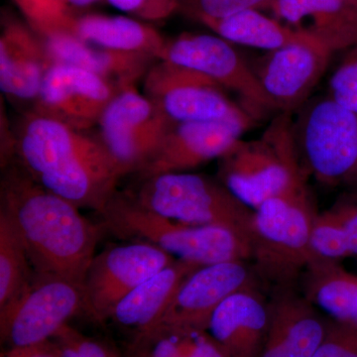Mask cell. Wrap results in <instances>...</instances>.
Here are the masks:
<instances>
[{
  "label": "cell",
  "instance_id": "obj_1",
  "mask_svg": "<svg viewBox=\"0 0 357 357\" xmlns=\"http://www.w3.org/2000/svg\"><path fill=\"white\" fill-rule=\"evenodd\" d=\"M17 227L36 276L57 277L84 286L102 229L21 168L1 183V208Z\"/></svg>",
  "mask_w": 357,
  "mask_h": 357
},
{
  "label": "cell",
  "instance_id": "obj_2",
  "mask_svg": "<svg viewBox=\"0 0 357 357\" xmlns=\"http://www.w3.org/2000/svg\"><path fill=\"white\" fill-rule=\"evenodd\" d=\"M13 147L21 168L35 182L98 213L126 175L100 139L34 112L21 122Z\"/></svg>",
  "mask_w": 357,
  "mask_h": 357
},
{
  "label": "cell",
  "instance_id": "obj_3",
  "mask_svg": "<svg viewBox=\"0 0 357 357\" xmlns=\"http://www.w3.org/2000/svg\"><path fill=\"white\" fill-rule=\"evenodd\" d=\"M317 213L307 187L268 199L253 210L250 263L262 284L271 289L299 285L314 256L312 230Z\"/></svg>",
  "mask_w": 357,
  "mask_h": 357
},
{
  "label": "cell",
  "instance_id": "obj_4",
  "mask_svg": "<svg viewBox=\"0 0 357 357\" xmlns=\"http://www.w3.org/2000/svg\"><path fill=\"white\" fill-rule=\"evenodd\" d=\"M100 215L103 227L116 236L153 244L176 259L199 266L250 262L248 241L236 232L176 222L143 208L130 195L115 192Z\"/></svg>",
  "mask_w": 357,
  "mask_h": 357
},
{
  "label": "cell",
  "instance_id": "obj_5",
  "mask_svg": "<svg viewBox=\"0 0 357 357\" xmlns=\"http://www.w3.org/2000/svg\"><path fill=\"white\" fill-rule=\"evenodd\" d=\"M293 123L291 112H281L259 137L241 138L220 158V182L252 210L268 199L307 187Z\"/></svg>",
  "mask_w": 357,
  "mask_h": 357
},
{
  "label": "cell",
  "instance_id": "obj_6",
  "mask_svg": "<svg viewBox=\"0 0 357 357\" xmlns=\"http://www.w3.org/2000/svg\"><path fill=\"white\" fill-rule=\"evenodd\" d=\"M143 180L138 192L130 195L143 208L185 225L223 227L248 241L253 210L222 182L185 172Z\"/></svg>",
  "mask_w": 357,
  "mask_h": 357
},
{
  "label": "cell",
  "instance_id": "obj_7",
  "mask_svg": "<svg viewBox=\"0 0 357 357\" xmlns=\"http://www.w3.org/2000/svg\"><path fill=\"white\" fill-rule=\"evenodd\" d=\"M294 119L305 171L321 184L357 189V114L328 96L312 98Z\"/></svg>",
  "mask_w": 357,
  "mask_h": 357
},
{
  "label": "cell",
  "instance_id": "obj_8",
  "mask_svg": "<svg viewBox=\"0 0 357 357\" xmlns=\"http://www.w3.org/2000/svg\"><path fill=\"white\" fill-rule=\"evenodd\" d=\"M144 95L173 123L256 119L227 89L197 70L158 60L143 79Z\"/></svg>",
  "mask_w": 357,
  "mask_h": 357
},
{
  "label": "cell",
  "instance_id": "obj_9",
  "mask_svg": "<svg viewBox=\"0 0 357 357\" xmlns=\"http://www.w3.org/2000/svg\"><path fill=\"white\" fill-rule=\"evenodd\" d=\"M84 309L83 286L57 277L35 275L20 299L0 310L1 342L13 349L48 342Z\"/></svg>",
  "mask_w": 357,
  "mask_h": 357
},
{
  "label": "cell",
  "instance_id": "obj_10",
  "mask_svg": "<svg viewBox=\"0 0 357 357\" xmlns=\"http://www.w3.org/2000/svg\"><path fill=\"white\" fill-rule=\"evenodd\" d=\"M159 60L197 70L236 93L255 119L274 110L251 65L230 42L218 35L185 33L166 42Z\"/></svg>",
  "mask_w": 357,
  "mask_h": 357
},
{
  "label": "cell",
  "instance_id": "obj_11",
  "mask_svg": "<svg viewBox=\"0 0 357 357\" xmlns=\"http://www.w3.org/2000/svg\"><path fill=\"white\" fill-rule=\"evenodd\" d=\"M175 260L144 241L105 249L96 255L84 278V311L98 321L109 319L124 297Z\"/></svg>",
  "mask_w": 357,
  "mask_h": 357
},
{
  "label": "cell",
  "instance_id": "obj_12",
  "mask_svg": "<svg viewBox=\"0 0 357 357\" xmlns=\"http://www.w3.org/2000/svg\"><path fill=\"white\" fill-rule=\"evenodd\" d=\"M173 124L146 96L130 86L119 91L103 112L100 139L124 172H138Z\"/></svg>",
  "mask_w": 357,
  "mask_h": 357
},
{
  "label": "cell",
  "instance_id": "obj_13",
  "mask_svg": "<svg viewBox=\"0 0 357 357\" xmlns=\"http://www.w3.org/2000/svg\"><path fill=\"white\" fill-rule=\"evenodd\" d=\"M332 54L316 40L306 37L267 52L250 65L274 110L292 112L309 102Z\"/></svg>",
  "mask_w": 357,
  "mask_h": 357
},
{
  "label": "cell",
  "instance_id": "obj_14",
  "mask_svg": "<svg viewBox=\"0 0 357 357\" xmlns=\"http://www.w3.org/2000/svg\"><path fill=\"white\" fill-rule=\"evenodd\" d=\"M249 263L229 261L198 268L183 282L151 328L208 331L211 316L223 301L238 291L259 288L262 284Z\"/></svg>",
  "mask_w": 357,
  "mask_h": 357
},
{
  "label": "cell",
  "instance_id": "obj_15",
  "mask_svg": "<svg viewBox=\"0 0 357 357\" xmlns=\"http://www.w3.org/2000/svg\"><path fill=\"white\" fill-rule=\"evenodd\" d=\"M121 91L89 70L55 63L44 77L32 112L84 131L98 124Z\"/></svg>",
  "mask_w": 357,
  "mask_h": 357
},
{
  "label": "cell",
  "instance_id": "obj_16",
  "mask_svg": "<svg viewBox=\"0 0 357 357\" xmlns=\"http://www.w3.org/2000/svg\"><path fill=\"white\" fill-rule=\"evenodd\" d=\"M253 124L241 121L174 123L158 150L138 172L142 178L182 173L222 158Z\"/></svg>",
  "mask_w": 357,
  "mask_h": 357
},
{
  "label": "cell",
  "instance_id": "obj_17",
  "mask_svg": "<svg viewBox=\"0 0 357 357\" xmlns=\"http://www.w3.org/2000/svg\"><path fill=\"white\" fill-rule=\"evenodd\" d=\"M269 319L259 357H312L325 337L326 319L299 286L271 289Z\"/></svg>",
  "mask_w": 357,
  "mask_h": 357
},
{
  "label": "cell",
  "instance_id": "obj_18",
  "mask_svg": "<svg viewBox=\"0 0 357 357\" xmlns=\"http://www.w3.org/2000/svg\"><path fill=\"white\" fill-rule=\"evenodd\" d=\"M274 18L333 52L357 45V0H273Z\"/></svg>",
  "mask_w": 357,
  "mask_h": 357
},
{
  "label": "cell",
  "instance_id": "obj_19",
  "mask_svg": "<svg viewBox=\"0 0 357 357\" xmlns=\"http://www.w3.org/2000/svg\"><path fill=\"white\" fill-rule=\"evenodd\" d=\"M268 319V299L260 289H244L230 295L217 307L208 332L227 357H259Z\"/></svg>",
  "mask_w": 357,
  "mask_h": 357
},
{
  "label": "cell",
  "instance_id": "obj_20",
  "mask_svg": "<svg viewBox=\"0 0 357 357\" xmlns=\"http://www.w3.org/2000/svg\"><path fill=\"white\" fill-rule=\"evenodd\" d=\"M55 64L76 66L103 77L119 89L135 86L158 59L149 54L109 50L86 43L66 31L39 36Z\"/></svg>",
  "mask_w": 357,
  "mask_h": 357
},
{
  "label": "cell",
  "instance_id": "obj_21",
  "mask_svg": "<svg viewBox=\"0 0 357 357\" xmlns=\"http://www.w3.org/2000/svg\"><path fill=\"white\" fill-rule=\"evenodd\" d=\"M53 64L36 34L18 22L4 26L0 37V89L4 95L34 102Z\"/></svg>",
  "mask_w": 357,
  "mask_h": 357
},
{
  "label": "cell",
  "instance_id": "obj_22",
  "mask_svg": "<svg viewBox=\"0 0 357 357\" xmlns=\"http://www.w3.org/2000/svg\"><path fill=\"white\" fill-rule=\"evenodd\" d=\"M199 267L175 260L124 297L115 306L109 319L132 333L134 337L147 332L165 311L183 282Z\"/></svg>",
  "mask_w": 357,
  "mask_h": 357
},
{
  "label": "cell",
  "instance_id": "obj_23",
  "mask_svg": "<svg viewBox=\"0 0 357 357\" xmlns=\"http://www.w3.org/2000/svg\"><path fill=\"white\" fill-rule=\"evenodd\" d=\"M299 283L303 295L331 319L357 326V274L340 260L314 255Z\"/></svg>",
  "mask_w": 357,
  "mask_h": 357
},
{
  "label": "cell",
  "instance_id": "obj_24",
  "mask_svg": "<svg viewBox=\"0 0 357 357\" xmlns=\"http://www.w3.org/2000/svg\"><path fill=\"white\" fill-rule=\"evenodd\" d=\"M66 32L93 46L109 50L149 54L158 60L167 42L151 26L126 16L100 14L74 16Z\"/></svg>",
  "mask_w": 357,
  "mask_h": 357
},
{
  "label": "cell",
  "instance_id": "obj_25",
  "mask_svg": "<svg viewBox=\"0 0 357 357\" xmlns=\"http://www.w3.org/2000/svg\"><path fill=\"white\" fill-rule=\"evenodd\" d=\"M199 22L231 44L267 52L306 38L276 18L256 9H248L222 18H201Z\"/></svg>",
  "mask_w": 357,
  "mask_h": 357
},
{
  "label": "cell",
  "instance_id": "obj_26",
  "mask_svg": "<svg viewBox=\"0 0 357 357\" xmlns=\"http://www.w3.org/2000/svg\"><path fill=\"white\" fill-rule=\"evenodd\" d=\"M312 252L340 260L357 257V198H344L317 213L312 230Z\"/></svg>",
  "mask_w": 357,
  "mask_h": 357
},
{
  "label": "cell",
  "instance_id": "obj_27",
  "mask_svg": "<svg viewBox=\"0 0 357 357\" xmlns=\"http://www.w3.org/2000/svg\"><path fill=\"white\" fill-rule=\"evenodd\" d=\"M133 357H227L208 331L154 328L134 337Z\"/></svg>",
  "mask_w": 357,
  "mask_h": 357
},
{
  "label": "cell",
  "instance_id": "obj_28",
  "mask_svg": "<svg viewBox=\"0 0 357 357\" xmlns=\"http://www.w3.org/2000/svg\"><path fill=\"white\" fill-rule=\"evenodd\" d=\"M34 271L17 227L0 210V310L20 299L34 280Z\"/></svg>",
  "mask_w": 357,
  "mask_h": 357
},
{
  "label": "cell",
  "instance_id": "obj_29",
  "mask_svg": "<svg viewBox=\"0 0 357 357\" xmlns=\"http://www.w3.org/2000/svg\"><path fill=\"white\" fill-rule=\"evenodd\" d=\"M39 35L67 31L72 22L67 0H13Z\"/></svg>",
  "mask_w": 357,
  "mask_h": 357
},
{
  "label": "cell",
  "instance_id": "obj_30",
  "mask_svg": "<svg viewBox=\"0 0 357 357\" xmlns=\"http://www.w3.org/2000/svg\"><path fill=\"white\" fill-rule=\"evenodd\" d=\"M328 96L357 114V48L347 54L328 81Z\"/></svg>",
  "mask_w": 357,
  "mask_h": 357
},
{
  "label": "cell",
  "instance_id": "obj_31",
  "mask_svg": "<svg viewBox=\"0 0 357 357\" xmlns=\"http://www.w3.org/2000/svg\"><path fill=\"white\" fill-rule=\"evenodd\" d=\"M312 357H357V326L326 319L325 337Z\"/></svg>",
  "mask_w": 357,
  "mask_h": 357
},
{
  "label": "cell",
  "instance_id": "obj_32",
  "mask_svg": "<svg viewBox=\"0 0 357 357\" xmlns=\"http://www.w3.org/2000/svg\"><path fill=\"white\" fill-rule=\"evenodd\" d=\"M184 1L185 8L189 13L199 20L201 18L225 17L248 9H256V10L269 9L273 0H184Z\"/></svg>",
  "mask_w": 357,
  "mask_h": 357
},
{
  "label": "cell",
  "instance_id": "obj_33",
  "mask_svg": "<svg viewBox=\"0 0 357 357\" xmlns=\"http://www.w3.org/2000/svg\"><path fill=\"white\" fill-rule=\"evenodd\" d=\"M51 340L57 349L58 357H117L105 345L84 337L68 325Z\"/></svg>",
  "mask_w": 357,
  "mask_h": 357
},
{
  "label": "cell",
  "instance_id": "obj_34",
  "mask_svg": "<svg viewBox=\"0 0 357 357\" xmlns=\"http://www.w3.org/2000/svg\"><path fill=\"white\" fill-rule=\"evenodd\" d=\"M119 10L143 20H165L180 7L181 0H109Z\"/></svg>",
  "mask_w": 357,
  "mask_h": 357
},
{
  "label": "cell",
  "instance_id": "obj_35",
  "mask_svg": "<svg viewBox=\"0 0 357 357\" xmlns=\"http://www.w3.org/2000/svg\"><path fill=\"white\" fill-rule=\"evenodd\" d=\"M1 357H58L53 340L24 347H13L2 352Z\"/></svg>",
  "mask_w": 357,
  "mask_h": 357
},
{
  "label": "cell",
  "instance_id": "obj_36",
  "mask_svg": "<svg viewBox=\"0 0 357 357\" xmlns=\"http://www.w3.org/2000/svg\"><path fill=\"white\" fill-rule=\"evenodd\" d=\"M100 0H67L68 4L76 7H86L95 4Z\"/></svg>",
  "mask_w": 357,
  "mask_h": 357
},
{
  "label": "cell",
  "instance_id": "obj_37",
  "mask_svg": "<svg viewBox=\"0 0 357 357\" xmlns=\"http://www.w3.org/2000/svg\"><path fill=\"white\" fill-rule=\"evenodd\" d=\"M354 48H357V45H356V47H354Z\"/></svg>",
  "mask_w": 357,
  "mask_h": 357
},
{
  "label": "cell",
  "instance_id": "obj_38",
  "mask_svg": "<svg viewBox=\"0 0 357 357\" xmlns=\"http://www.w3.org/2000/svg\"><path fill=\"white\" fill-rule=\"evenodd\" d=\"M357 190V189H356Z\"/></svg>",
  "mask_w": 357,
  "mask_h": 357
}]
</instances>
